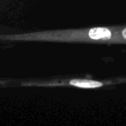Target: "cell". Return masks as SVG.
<instances>
[{
	"label": "cell",
	"mask_w": 126,
	"mask_h": 126,
	"mask_svg": "<svg viewBox=\"0 0 126 126\" xmlns=\"http://www.w3.org/2000/svg\"><path fill=\"white\" fill-rule=\"evenodd\" d=\"M86 38L93 41L109 40L111 38V32L107 28H93L83 30H62V31L38 32L35 34L21 35H9L1 37V39H14V40H41L49 42H84Z\"/></svg>",
	"instance_id": "cell-1"
},
{
	"label": "cell",
	"mask_w": 126,
	"mask_h": 126,
	"mask_svg": "<svg viewBox=\"0 0 126 126\" xmlns=\"http://www.w3.org/2000/svg\"><path fill=\"white\" fill-rule=\"evenodd\" d=\"M103 83L99 81L92 80V79H74L68 81H61V82H28L23 86H75L79 88H98L103 86Z\"/></svg>",
	"instance_id": "cell-2"
},
{
	"label": "cell",
	"mask_w": 126,
	"mask_h": 126,
	"mask_svg": "<svg viewBox=\"0 0 126 126\" xmlns=\"http://www.w3.org/2000/svg\"><path fill=\"white\" fill-rule=\"evenodd\" d=\"M122 35H123V37H124V38L126 40V28L124 29V30H123V32H122Z\"/></svg>",
	"instance_id": "cell-3"
}]
</instances>
